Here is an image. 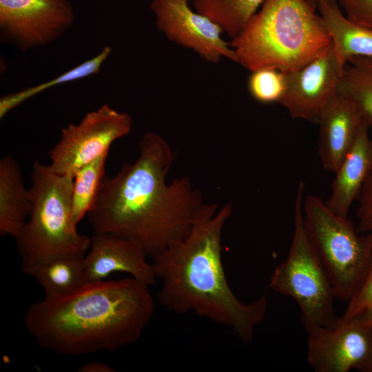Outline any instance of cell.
<instances>
[{
    "mask_svg": "<svg viewBox=\"0 0 372 372\" xmlns=\"http://www.w3.org/2000/svg\"><path fill=\"white\" fill-rule=\"evenodd\" d=\"M138 149L134 162L105 176L87 218L94 233L131 240L153 258L184 240L207 203L189 176L167 183L174 154L162 136L145 133Z\"/></svg>",
    "mask_w": 372,
    "mask_h": 372,
    "instance_id": "cell-1",
    "label": "cell"
},
{
    "mask_svg": "<svg viewBox=\"0 0 372 372\" xmlns=\"http://www.w3.org/2000/svg\"><path fill=\"white\" fill-rule=\"evenodd\" d=\"M232 206L207 203L188 236L153 257L159 280L160 304L176 314L193 313L230 329L245 344L266 318L265 297L239 300L226 278L222 261V234Z\"/></svg>",
    "mask_w": 372,
    "mask_h": 372,
    "instance_id": "cell-2",
    "label": "cell"
},
{
    "mask_svg": "<svg viewBox=\"0 0 372 372\" xmlns=\"http://www.w3.org/2000/svg\"><path fill=\"white\" fill-rule=\"evenodd\" d=\"M149 285L132 278L87 282L31 304L23 323L37 344L63 355L115 351L136 342L155 309Z\"/></svg>",
    "mask_w": 372,
    "mask_h": 372,
    "instance_id": "cell-3",
    "label": "cell"
},
{
    "mask_svg": "<svg viewBox=\"0 0 372 372\" xmlns=\"http://www.w3.org/2000/svg\"><path fill=\"white\" fill-rule=\"evenodd\" d=\"M316 8L307 0H265L230 43L237 63L251 72L273 68L288 73L317 57L331 41Z\"/></svg>",
    "mask_w": 372,
    "mask_h": 372,
    "instance_id": "cell-4",
    "label": "cell"
},
{
    "mask_svg": "<svg viewBox=\"0 0 372 372\" xmlns=\"http://www.w3.org/2000/svg\"><path fill=\"white\" fill-rule=\"evenodd\" d=\"M73 176L54 172L49 165L35 161L32 166V209L15 238L21 270L56 258L84 257L91 238L79 233L72 210Z\"/></svg>",
    "mask_w": 372,
    "mask_h": 372,
    "instance_id": "cell-5",
    "label": "cell"
},
{
    "mask_svg": "<svg viewBox=\"0 0 372 372\" xmlns=\"http://www.w3.org/2000/svg\"><path fill=\"white\" fill-rule=\"evenodd\" d=\"M308 238L334 289L348 302L359 287L372 256V238L358 233L349 217L335 214L317 196H304Z\"/></svg>",
    "mask_w": 372,
    "mask_h": 372,
    "instance_id": "cell-6",
    "label": "cell"
},
{
    "mask_svg": "<svg viewBox=\"0 0 372 372\" xmlns=\"http://www.w3.org/2000/svg\"><path fill=\"white\" fill-rule=\"evenodd\" d=\"M305 185L298 183L294 204L293 239L286 260L276 265L269 288L293 298L302 311V320L329 326L338 320L333 302L336 299L330 279L307 234L302 205Z\"/></svg>",
    "mask_w": 372,
    "mask_h": 372,
    "instance_id": "cell-7",
    "label": "cell"
},
{
    "mask_svg": "<svg viewBox=\"0 0 372 372\" xmlns=\"http://www.w3.org/2000/svg\"><path fill=\"white\" fill-rule=\"evenodd\" d=\"M131 116L107 104L87 112L76 124L61 129V138L49 152V165L56 173L74 176L83 166L109 152L112 144L128 134Z\"/></svg>",
    "mask_w": 372,
    "mask_h": 372,
    "instance_id": "cell-8",
    "label": "cell"
},
{
    "mask_svg": "<svg viewBox=\"0 0 372 372\" xmlns=\"http://www.w3.org/2000/svg\"><path fill=\"white\" fill-rule=\"evenodd\" d=\"M302 322L307 359L316 372H372V326L342 317L329 326Z\"/></svg>",
    "mask_w": 372,
    "mask_h": 372,
    "instance_id": "cell-9",
    "label": "cell"
},
{
    "mask_svg": "<svg viewBox=\"0 0 372 372\" xmlns=\"http://www.w3.org/2000/svg\"><path fill=\"white\" fill-rule=\"evenodd\" d=\"M74 20L70 0H0L1 40L21 50L52 43Z\"/></svg>",
    "mask_w": 372,
    "mask_h": 372,
    "instance_id": "cell-10",
    "label": "cell"
},
{
    "mask_svg": "<svg viewBox=\"0 0 372 372\" xmlns=\"http://www.w3.org/2000/svg\"><path fill=\"white\" fill-rule=\"evenodd\" d=\"M150 8L157 28L172 41L192 50L210 63L223 59L237 63L230 43L222 38L223 30L207 17L193 11L188 0H152Z\"/></svg>",
    "mask_w": 372,
    "mask_h": 372,
    "instance_id": "cell-11",
    "label": "cell"
},
{
    "mask_svg": "<svg viewBox=\"0 0 372 372\" xmlns=\"http://www.w3.org/2000/svg\"><path fill=\"white\" fill-rule=\"evenodd\" d=\"M344 68L331 43L302 67L285 73L287 87L280 104L293 118L317 124L323 108L337 92Z\"/></svg>",
    "mask_w": 372,
    "mask_h": 372,
    "instance_id": "cell-12",
    "label": "cell"
},
{
    "mask_svg": "<svg viewBox=\"0 0 372 372\" xmlns=\"http://www.w3.org/2000/svg\"><path fill=\"white\" fill-rule=\"evenodd\" d=\"M143 249L135 242L105 233H94L83 258L88 282L105 280L112 273L128 274L149 286L156 280Z\"/></svg>",
    "mask_w": 372,
    "mask_h": 372,
    "instance_id": "cell-13",
    "label": "cell"
},
{
    "mask_svg": "<svg viewBox=\"0 0 372 372\" xmlns=\"http://www.w3.org/2000/svg\"><path fill=\"white\" fill-rule=\"evenodd\" d=\"M366 122L369 121L348 98L336 92L330 99L317 123L320 127L318 153L326 170L335 172Z\"/></svg>",
    "mask_w": 372,
    "mask_h": 372,
    "instance_id": "cell-14",
    "label": "cell"
},
{
    "mask_svg": "<svg viewBox=\"0 0 372 372\" xmlns=\"http://www.w3.org/2000/svg\"><path fill=\"white\" fill-rule=\"evenodd\" d=\"M371 125L369 122L363 125L334 172L331 192L325 202L329 209L343 217H348L372 168V139L369 134Z\"/></svg>",
    "mask_w": 372,
    "mask_h": 372,
    "instance_id": "cell-15",
    "label": "cell"
},
{
    "mask_svg": "<svg viewBox=\"0 0 372 372\" xmlns=\"http://www.w3.org/2000/svg\"><path fill=\"white\" fill-rule=\"evenodd\" d=\"M317 8L342 67L353 57H372V30L349 20L337 1L320 0Z\"/></svg>",
    "mask_w": 372,
    "mask_h": 372,
    "instance_id": "cell-16",
    "label": "cell"
},
{
    "mask_svg": "<svg viewBox=\"0 0 372 372\" xmlns=\"http://www.w3.org/2000/svg\"><path fill=\"white\" fill-rule=\"evenodd\" d=\"M32 209L30 189L23 184L19 163L7 155L0 159V234L14 239Z\"/></svg>",
    "mask_w": 372,
    "mask_h": 372,
    "instance_id": "cell-17",
    "label": "cell"
},
{
    "mask_svg": "<svg viewBox=\"0 0 372 372\" xmlns=\"http://www.w3.org/2000/svg\"><path fill=\"white\" fill-rule=\"evenodd\" d=\"M83 258L76 256L56 258L33 267L26 274L41 286L44 298L65 296L88 282Z\"/></svg>",
    "mask_w": 372,
    "mask_h": 372,
    "instance_id": "cell-18",
    "label": "cell"
},
{
    "mask_svg": "<svg viewBox=\"0 0 372 372\" xmlns=\"http://www.w3.org/2000/svg\"><path fill=\"white\" fill-rule=\"evenodd\" d=\"M265 0H192L197 12L216 23L231 39L246 28Z\"/></svg>",
    "mask_w": 372,
    "mask_h": 372,
    "instance_id": "cell-19",
    "label": "cell"
},
{
    "mask_svg": "<svg viewBox=\"0 0 372 372\" xmlns=\"http://www.w3.org/2000/svg\"><path fill=\"white\" fill-rule=\"evenodd\" d=\"M112 48L104 47L96 56L59 74L54 78L34 86L3 96L0 99V118L28 99L54 86L77 81L97 74L110 55Z\"/></svg>",
    "mask_w": 372,
    "mask_h": 372,
    "instance_id": "cell-20",
    "label": "cell"
},
{
    "mask_svg": "<svg viewBox=\"0 0 372 372\" xmlns=\"http://www.w3.org/2000/svg\"><path fill=\"white\" fill-rule=\"evenodd\" d=\"M337 92L352 101L372 124V57L351 59L344 68Z\"/></svg>",
    "mask_w": 372,
    "mask_h": 372,
    "instance_id": "cell-21",
    "label": "cell"
},
{
    "mask_svg": "<svg viewBox=\"0 0 372 372\" xmlns=\"http://www.w3.org/2000/svg\"><path fill=\"white\" fill-rule=\"evenodd\" d=\"M109 152L79 169L73 176L72 210L78 224L93 207L105 177V163Z\"/></svg>",
    "mask_w": 372,
    "mask_h": 372,
    "instance_id": "cell-22",
    "label": "cell"
},
{
    "mask_svg": "<svg viewBox=\"0 0 372 372\" xmlns=\"http://www.w3.org/2000/svg\"><path fill=\"white\" fill-rule=\"evenodd\" d=\"M248 80L251 96L262 103H280L285 93V73L273 68H263L252 71Z\"/></svg>",
    "mask_w": 372,
    "mask_h": 372,
    "instance_id": "cell-23",
    "label": "cell"
},
{
    "mask_svg": "<svg viewBox=\"0 0 372 372\" xmlns=\"http://www.w3.org/2000/svg\"><path fill=\"white\" fill-rule=\"evenodd\" d=\"M341 317L372 326V256L359 287L347 302Z\"/></svg>",
    "mask_w": 372,
    "mask_h": 372,
    "instance_id": "cell-24",
    "label": "cell"
},
{
    "mask_svg": "<svg viewBox=\"0 0 372 372\" xmlns=\"http://www.w3.org/2000/svg\"><path fill=\"white\" fill-rule=\"evenodd\" d=\"M357 201V231L372 238V168Z\"/></svg>",
    "mask_w": 372,
    "mask_h": 372,
    "instance_id": "cell-25",
    "label": "cell"
},
{
    "mask_svg": "<svg viewBox=\"0 0 372 372\" xmlns=\"http://www.w3.org/2000/svg\"><path fill=\"white\" fill-rule=\"evenodd\" d=\"M351 21L372 30V0H337Z\"/></svg>",
    "mask_w": 372,
    "mask_h": 372,
    "instance_id": "cell-26",
    "label": "cell"
},
{
    "mask_svg": "<svg viewBox=\"0 0 372 372\" xmlns=\"http://www.w3.org/2000/svg\"><path fill=\"white\" fill-rule=\"evenodd\" d=\"M79 372H114L116 370L109 364L102 362H90L82 364Z\"/></svg>",
    "mask_w": 372,
    "mask_h": 372,
    "instance_id": "cell-27",
    "label": "cell"
},
{
    "mask_svg": "<svg viewBox=\"0 0 372 372\" xmlns=\"http://www.w3.org/2000/svg\"><path fill=\"white\" fill-rule=\"evenodd\" d=\"M308 1H309L310 3H311L312 4H313L314 6H316L317 7V5L318 3V2L320 1V0H307ZM326 1H337V0H326Z\"/></svg>",
    "mask_w": 372,
    "mask_h": 372,
    "instance_id": "cell-28",
    "label": "cell"
}]
</instances>
